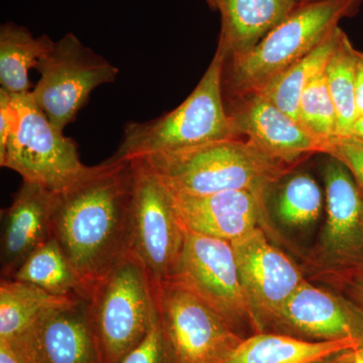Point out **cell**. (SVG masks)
Listing matches in <instances>:
<instances>
[{
  "label": "cell",
  "mask_w": 363,
  "mask_h": 363,
  "mask_svg": "<svg viewBox=\"0 0 363 363\" xmlns=\"http://www.w3.org/2000/svg\"><path fill=\"white\" fill-rule=\"evenodd\" d=\"M130 162L105 161L58 194L54 233L91 293L130 252Z\"/></svg>",
  "instance_id": "cell-1"
},
{
  "label": "cell",
  "mask_w": 363,
  "mask_h": 363,
  "mask_svg": "<svg viewBox=\"0 0 363 363\" xmlns=\"http://www.w3.org/2000/svg\"><path fill=\"white\" fill-rule=\"evenodd\" d=\"M140 159L169 191L194 196L248 191L267 197L293 167L242 138Z\"/></svg>",
  "instance_id": "cell-2"
},
{
  "label": "cell",
  "mask_w": 363,
  "mask_h": 363,
  "mask_svg": "<svg viewBox=\"0 0 363 363\" xmlns=\"http://www.w3.org/2000/svg\"><path fill=\"white\" fill-rule=\"evenodd\" d=\"M226 57L218 44L199 84L173 111L147 123H128L123 142L108 161L130 162L238 138L223 102Z\"/></svg>",
  "instance_id": "cell-3"
},
{
  "label": "cell",
  "mask_w": 363,
  "mask_h": 363,
  "mask_svg": "<svg viewBox=\"0 0 363 363\" xmlns=\"http://www.w3.org/2000/svg\"><path fill=\"white\" fill-rule=\"evenodd\" d=\"M363 0L304 1L272 28L259 44L238 57H226L223 85L233 96L259 92L286 69L316 49L354 16Z\"/></svg>",
  "instance_id": "cell-4"
},
{
  "label": "cell",
  "mask_w": 363,
  "mask_h": 363,
  "mask_svg": "<svg viewBox=\"0 0 363 363\" xmlns=\"http://www.w3.org/2000/svg\"><path fill=\"white\" fill-rule=\"evenodd\" d=\"M89 304L105 362L117 363L152 328L157 315L156 286L143 262L128 252L93 286Z\"/></svg>",
  "instance_id": "cell-5"
},
{
  "label": "cell",
  "mask_w": 363,
  "mask_h": 363,
  "mask_svg": "<svg viewBox=\"0 0 363 363\" xmlns=\"http://www.w3.org/2000/svg\"><path fill=\"white\" fill-rule=\"evenodd\" d=\"M13 100L16 128L0 152L2 168L57 194L87 175L91 167L81 162L76 143L52 125L32 93L13 94Z\"/></svg>",
  "instance_id": "cell-6"
},
{
  "label": "cell",
  "mask_w": 363,
  "mask_h": 363,
  "mask_svg": "<svg viewBox=\"0 0 363 363\" xmlns=\"http://www.w3.org/2000/svg\"><path fill=\"white\" fill-rule=\"evenodd\" d=\"M130 162L133 168L130 252L143 262L157 286L175 274L185 229L166 185L143 160Z\"/></svg>",
  "instance_id": "cell-7"
},
{
  "label": "cell",
  "mask_w": 363,
  "mask_h": 363,
  "mask_svg": "<svg viewBox=\"0 0 363 363\" xmlns=\"http://www.w3.org/2000/svg\"><path fill=\"white\" fill-rule=\"evenodd\" d=\"M180 284L230 325L242 338L255 333V322L229 241L186 230L175 274Z\"/></svg>",
  "instance_id": "cell-8"
},
{
  "label": "cell",
  "mask_w": 363,
  "mask_h": 363,
  "mask_svg": "<svg viewBox=\"0 0 363 363\" xmlns=\"http://www.w3.org/2000/svg\"><path fill=\"white\" fill-rule=\"evenodd\" d=\"M35 70L40 79L30 93L60 131L75 119L95 88L113 82L118 74L116 67L85 47L72 33L55 42Z\"/></svg>",
  "instance_id": "cell-9"
},
{
  "label": "cell",
  "mask_w": 363,
  "mask_h": 363,
  "mask_svg": "<svg viewBox=\"0 0 363 363\" xmlns=\"http://www.w3.org/2000/svg\"><path fill=\"white\" fill-rule=\"evenodd\" d=\"M157 312L179 363H224L242 341L195 294L174 281L156 286Z\"/></svg>",
  "instance_id": "cell-10"
},
{
  "label": "cell",
  "mask_w": 363,
  "mask_h": 363,
  "mask_svg": "<svg viewBox=\"0 0 363 363\" xmlns=\"http://www.w3.org/2000/svg\"><path fill=\"white\" fill-rule=\"evenodd\" d=\"M21 363H106L90 317L89 298L48 308L9 339Z\"/></svg>",
  "instance_id": "cell-11"
},
{
  "label": "cell",
  "mask_w": 363,
  "mask_h": 363,
  "mask_svg": "<svg viewBox=\"0 0 363 363\" xmlns=\"http://www.w3.org/2000/svg\"><path fill=\"white\" fill-rule=\"evenodd\" d=\"M230 243L255 333L269 332L286 301L305 281L304 277L285 253L269 242L260 227Z\"/></svg>",
  "instance_id": "cell-12"
},
{
  "label": "cell",
  "mask_w": 363,
  "mask_h": 363,
  "mask_svg": "<svg viewBox=\"0 0 363 363\" xmlns=\"http://www.w3.org/2000/svg\"><path fill=\"white\" fill-rule=\"evenodd\" d=\"M326 222L320 264L338 279L363 271V195L350 171L330 157L324 169Z\"/></svg>",
  "instance_id": "cell-13"
},
{
  "label": "cell",
  "mask_w": 363,
  "mask_h": 363,
  "mask_svg": "<svg viewBox=\"0 0 363 363\" xmlns=\"http://www.w3.org/2000/svg\"><path fill=\"white\" fill-rule=\"evenodd\" d=\"M269 332L317 342L353 339L363 343V312L343 294L304 281L286 301Z\"/></svg>",
  "instance_id": "cell-14"
},
{
  "label": "cell",
  "mask_w": 363,
  "mask_h": 363,
  "mask_svg": "<svg viewBox=\"0 0 363 363\" xmlns=\"http://www.w3.org/2000/svg\"><path fill=\"white\" fill-rule=\"evenodd\" d=\"M238 138H245L274 159L296 166L314 154H324L327 143L272 104L262 93L234 96L227 111Z\"/></svg>",
  "instance_id": "cell-15"
},
{
  "label": "cell",
  "mask_w": 363,
  "mask_h": 363,
  "mask_svg": "<svg viewBox=\"0 0 363 363\" xmlns=\"http://www.w3.org/2000/svg\"><path fill=\"white\" fill-rule=\"evenodd\" d=\"M169 192L184 229L229 242L259 228L266 216V196L248 191L203 196Z\"/></svg>",
  "instance_id": "cell-16"
},
{
  "label": "cell",
  "mask_w": 363,
  "mask_h": 363,
  "mask_svg": "<svg viewBox=\"0 0 363 363\" xmlns=\"http://www.w3.org/2000/svg\"><path fill=\"white\" fill-rule=\"evenodd\" d=\"M57 204V193L23 181L11 206L2 211V278H11L28 255L54 235Z\"/></svg>",
  "instance_id": "cell-17"
},
{
  "label": "cell",
  "mask_w": 363,
  "mask_h": 363,
  "mask_svg": "<svg viewBox=\"0 0 363 363\" xmlns=\"http://www.w3.org/2000/svg\"><path fill=\"white\" fill-rule=\"evenodd\" d=\"M303 0H215L221 14L218 44L227 57L252 51L260 40L281 23Z\"/></svg>",
  "instance_id": "cell-18"
},
{
  "label": "cell",
  "mask_w": 363,
  "mask_h": 363,
  "mask_svg": "<svg viewBox=\"0 0 363 363\" xmlns=\"http://www.w3.org/2000/svg\"><path fill=\"white\" fill-rule=\"evenodd\" d=\"M362 345L353 339L317 342L285 334L259 332L242 339L224 363H318Z\"/></svg>",
  "instance_id": "cell-19"
},
{
  "label": "cell",
  "mask_w": 363,
  "mask_h": 363,
  "mask_svg": "<svg viewBox=\"0 0 363 363\" xmlns=\"http://www.w3.org/2000/svg\"><path fill=\"white\" fill-rule=\"evenodd\" d=\"M55 42L47 35L35 38L25 28L14 23L0 28V83L1 89L13 94L32 92L30 71L48 54Z\"/></svg>",
  "instance_id": "cell-20"
},
{
  "label": "cell",
  "mask_w": 363,
  "mask_h": 363,
  "mask_svg": "<svg viewBox=\"0 0 363 363\" xmlns=\"http://www.w3.org/2000/svg\"><path fill=\"white\" fill-rule=\"evenodd\" d=\"M9 279L33 284L57 297L90 298L89 292L54 235L28 255Z\"/></svg>",
  "instance_id": "cell-21"
},
{
  "label": "cell",
  "mask_w": 363,
  "mask_h": 363,
  "mask_svg": "<svg viewBox=\"0 0 363 363\" xmlns=\"http://www.w3.org/2000/svg\"><path fill=\"white\" fill-rule=\"evenodd\" d=\"M339 28L338 26L316 49L286 69L257 93L269 98L272 104L298 121L301 97L310 83L325 71L337 42Z\"/></svg>",
  "instance_id": "cell-22"
},
{
  "label": "cell",
  "mask_w": 363,
  "mask_h": 363,
  "mask_svg": "<svg viewBox=\"0 0 363 363\" xmlns=\"http://www.w3.org/2000/svg\"><path fill=\"white\" fill-rule=\"evenodd\" d=\"M358 50L339 28L337 42L325 68V77L338 118V136L351 135L357 118L355 82Z\"/></svg>",
  "instance_id": "cell-23"
},
{
  "label": "cell",
  "mask_w": 363,
  "mask_h": 363,
  "mask_svg": "<svg viewBox=\"0 0 363 363\" xmlns=\"http://www.w3.org/2000/svg\"><path fill=\"white\" fill-rule=\"evenodd\" d=\"M70 298L57 297L39 286L2 278L0 283V338L11 339L26 330L48 308Z\"/></svg>",
  "instance_id": "cell-24"
},
{
  "label": "cell",
  "mask_w": 363,
  "mask_h": 363,
  "mask_svg": "<svg viewBox=\"0 0 363 363\" xmlns=\"http://www.w3.org/2000/svg\"><path fill=\"white\" fill-rule=\"evenodd\" d=\"M323 209V193L309 174L298 173L281 189L276 210L279 220L289 228H304L319 218Z\"/></svg>",
  "instance_id": "cell-25"
},
{
  "label": "cell",
  "mask_w": 363,
  "mask_h": 363,
  "mask_svg": "<svg viewBox=\"0 0 363 363\" xmlns=\"http://www.w3.org/2000/svg\"><path fill=\"white\" fill-rule=\"evenodd\" d=\"M298 121L313 135L328 143L338 136V118L325 73L306 88L300 99Z\"/></svg>",
  "instance_id": "cell-26"
},
{
  "label": "cell",
  "mask_w": 363,
  "mask_h": 363,
  "mask_svg": "<svg viewBox=\"0 0 363 363\" xmlns=\"http://www.w3.org/2000/svg\"><path fill=\"white\" fill-rule=\"evenodd\" d=\"M117 363H179L162 328L159 312L145 338Z\"/></svg>",
  "instance_id": "cell-27"
},
{
  "label": "cell",
  "mask_w": 363,
  "mask_h": 363,
  "mask_svg": "<svg viewBox=\"0 0 363 363\" xmlns=\"http://www.w3.org/2000/svg\"><path fill=\"white\" fill-rule=\"evenodd\" d=\"M324 154L350 171L363 195V140L352 135L337 136L327 143Z\"/></svg>",
  "instance_id": "cell-28"
},
{
  "label": "cell",
  "mask_w": 363,
  "mask_h": 363,
  "mask_svg": "<svg viewBox=\"0 0 363 363\" xmlns=\"http://www.w3.org/2000/svg\"><path fill=\"white\" fill-rule=\"evenodd\" d=\"M342 294L363 312V271L339 279Z\"/></svg>",
  "instance_id": "cell-29"
},
{
  "label": "cell",
  "mask_w": 363,
  "mask_h": 363,
  "mask_svg": "<svg viewBox=\"0 0 363 363\" xmlns=\"http://www.w3.org/2000/svg\"><path fill=\"white\" fill-rule=\"evenodd\" d=\"M357 117L363 116V52H358L355 82Z\"/></svg>",
  "instance_id": "cell-30"
},
{
  "label": "cell",
  "mask_w": 363,
  "mask_h": 363,
  "mask_svg": "<svg viewBox=\"0 0 363 363\" xmlns=\"http://www.w3.org/2000/svg\"><path fill=\"white\" fill-rule=\"evenodd\" d=\"M0 363H21L9 339L0 338Z\"/></svg>",
  "instance_id": "cell-31"
},
{
  "label": "cell",
  "mask_w": 363,
  "mask_h": 363,
  "mask_svg": "<svg viewBox=\"0 0 363 363\" xmlns=\"http://www.w3.org/2000/svg\"><path fill=\"white\" fill-rule=\"evenodd\" d=\"M355 350H357L343 351L318 363H350Z\"/></svg>",
  "instance_id": "cell-32"
},
{
  "label": "cell",
  "mask_w": 363,
  "mask_h": 363,
  "mask_svg": "<svg viewBox=\"0 0 363 363\" xmlns=\"http://www.w3.org/2000/svg\"><path fill=\"white\" fill-rule=\"evenodd\" d=\"M358 140H363V116H358L354 124H353L352 131L351 135Z\"/></svg>",
  "instance_id": "cell-33"
},
{
  "label": "cell",
  "mask_w": 363,
  "mask_h": 363,
  "mask_svg": "<svg viewBox=\"0 0 363 363\" xmlns=\"http://www.w3.org/2000/svg\"><path fill=\"white\" fill-rule=\"evenodd\" d=\"M350 363H363V357L358 352V350L354 351L353 353L352 359H351Z\"/></svg>",
  "instance_id": "cell-34"
},
{
  "label": "cell",
  "mask_w": 363,
  "mask_h": 363,
  "mask_svg": "<svg viewBox=\"0 0 363 363\" xmlns=\"http://www.w3.org/2000/svg\"><path fill=\"white\" fill-rule=\"evenodd\" d=\"M207 4H209L210 7L215 9V0H206Z\"/></svg>",
  "instance_id": "cell-35"
},
{
  "label": "cell",
  "mask_w": 363,
  "mask_h": 363,
  "mask_svg": "<svg viewBox=\"0 0 363 363\" xmlns=\"http://www.w3.org/2000/svg\"><path fill=\"white\" fill-rule=\"evenodd\" d=\"M358 352H359L360 354H362L363 357V345L362 346V347L358 348Z\"/></svg>",
  "instance_id": "cell-36"
},
{
  "label": "cell",
  "mask_w": 363,
  "mask_h": 363,
  "mask_svg": "<svg viewBox=\"0 0 363 363\" xmlns=\"http://www.w3.org/2000/svg\"><path fill=\"white\" fill-rule=\"evenodd\" d=\"M303 1H310V0H303Z\"/></svg>",
  "instance_id": "cell-37"
}]
</instances>
